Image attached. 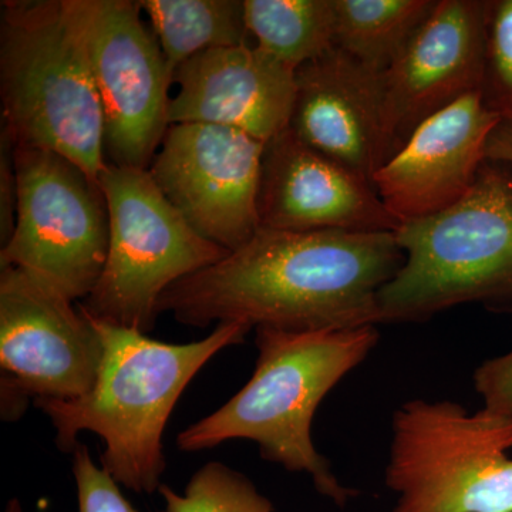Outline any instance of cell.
<instances>
[{"label": "cell", "mask_w": 512, "mask_h": 512, "mask_svg": "<svg viewBox=\"0 0 512 512\" xmlns=\"http://www.w3.org/2000/svg\"><path fill=\"white\" fill-rule=\"evenodd\" d=\"M394 232L259 228L217 264L175 282L158 302L187 326L319 332L382 323L379 292L402 268Z\"/></svg>", "instance_id": "6da1fadb"}, {"label": "cell", "mask_w": 512, "mask_h": 512, "mask_svg": "<svg viewBox=\"0 0 512 512\" xmlns=\"http://www.w3.org/2000/svg\"><path fill=\"white\" fill-rule=\"evenodd\" d=\"M84 313L103 343L96 383L77 399L33 404L52 421L60 451L73 453L79 434L92 431L106 446L104 471L127 490L153 494L167 467L164 430L185 387L218 352L244 342L251 328L220 323L205 339L173 345Z\"/></svg>", "instance_id": "7a4b0ae2"}, {"label": "cell", "mask_w": 512, "mask_h": 512, "mask_svg": "<svg viewBox=\"0 0 512 512\" xmlns=\"http://www.w3.org/2000/svg\"><path fill=\"white\" fill-rule=\"evenodd\" d=\"M254 375L217 412L181 431L177 447L197 453L228 440H251L269 463L306 473L313 487L336 507L359 495L333 474L316 450L312 421L322 400L379 343L376 326L285 332L256 328Z\"/></svg>", "instance_id": "3957f363"}, {"label": "cell", "mask_w": 512, "mask_h": 512, "mask_svg": "<svg viewBox=\"0 0 512 512\" xmlns=\"http://www.w3.org/2000/svg\"><path fill=\"white\" fill-rule=\"evenodd\" d=\"M0 97L13 146L53 151L99 181L104 116L77 0L2 2Z\"/></svg>", "instance_id": "277c9868"}, {"label": "cell", "mask_w": 512, "mask_h": 512, "mask_svg": "<svg viewBox=\"0 0 512 512\" xmlns=\"http://www.w3.org/2000/svg\"><path fill=\"white\" fill-rule=\"evenodd\" d=\"M404 262L380 289L382 323L423 322L466 303L512 305V181L491 167L453 207L394 232Z\"/></svg>", "instance_id": "5b68a950"}, {"label": "cell", "mask_w": 512, "mask_h": 512, "mask_svg": "<svg viewBox=\"0 0 512 512\" xmlns=\"http://www.w3.org/2000/svg\"><path fill=\"white\" fill-rule=\"evenodd\" d=\"M512 419L451 400L414 399L393 414L392 512H512Z\"/></svg>", "instance_id": "8992f818"}, {"label": "cell", "mask_w": 512, "mask_h": 512, "mask_svg": "<svg viewBox=\"0 0 512 512\" xmlns=\"http://www.w3.org/2000/svg\"><path fill=\"white\" fill-rule=\"evenodd\" d=\"M99 183L110 217L109 254L83 311L120 328L151 332L175 282L229 254L190 227L150 171L107 164Z\"/></svg>", "instance_id": "52a82bcc"}, {"label": "cell", "mask_w": 512, "mask_h": 512, "mask_svg": "<svg viewBox=\"0 0 512 512\" xmlns=\"http://www.w3.org/2000/svg\"><path fill=\"white\" fill-rule=\"evenodd\" d=\"M13 164L16 220L0 268L23 269L72 301H84L109 254L103 188L73 161L42 148L13 146Z\"/></svg>", "instance_id": "ba28073f"}, {"label": "cell", "mask_w": 512, "mask_h": 512, "mask_svg": "<svg viewBox=\"0 0 512 512\" xmlns=\"http://www.w3.org/2000/svg\"><path fill=\"white\" fill-rule=\"evenodd\" d=\"M103 343L80 305L15 266L0 268V410L18 420L29 400H73L92 389Z\"/></svg>", "instance_id": "9c48e42d"}, {"label": "cell", "mask_w": 512, "mask_h": 512, "mask_svg": "<svg viewBox=\"0 0 512 512\" xmlns=\"http://www.w3.org/2000/svg\"><path fill=\"white\" fill-rule=\"evenodd\" d=\"M104 116L107 163L148 170L170 127L173 76L140 0H77Z\"/></svg>", "instance_id": "30bf717a"}, {"label": "cell", "mask_w": 512, "mask_h": 512, "mask_svg": "<svg viewBox=\"0 0 512 512\" xmlns=\"http://www.w3.org/2000/svg\"><path fill=\"white\" fill-rule=\"evenodd\" d=\"M265 146L235 128L173 124L148 171L197 234L234 252L261 228Z\"/></svg>", "instance_id": "8fae6325"}, {"label": "cell", "mask_w": 512, "mask_h": 512, "mask_svg": "<svg viewBox=\"0 0 512 512\" xmlns=\"http://www.w3.org/2000/svg\"><path fill=\"white\" fill-rule=\"evenodd\" d=\"M488 3L437 0L402 55L380 74L389 160L424 121L481 92Z\"/></svg>", "instance_id": "7c38bea8"}, {"label": "cell", "mask_w": 512, "mask_h": 512, "mask_svg": "<svg viewBox=\"0 0 512 512\" xmlns=\"http://www.w3.org/2000/svg\"><path fill=\"white\" fill-rule=\"evenodd\" d=\"M503 123L481 92L434 114L373 175L380 200L400 224L453 207L476 183L488 141Z\"/></svg>", "instance_id": "4fadbf2b"}, {"label": "cell", "mask_w": 512, "mask_h": 512, "mask_svg": "<svg viewBox=\"0 0 512 512\" xmlns=\"http://www.w3.org/2000/svg\"><path fill=\"white\" fill-rule=\"evenodd\" d=\"M261 227L276 231L396 232L370 181L302 143L289 128L265 146Z\"/></svg>", "instance_id": "5bb4252c"}, {"label": "cell", "mask_w": 512, "mask_h": 512, "mask_svg": "<svg viewBox=\"0 0 512 512\" xmlns=\"http://www.w3.org/2000/svg\"><path fill=\"white\" fill-rule=\"evenodd\" d=\"M173 84L170 126L215 124L268 143L291 121L296 70L251 43L192 57L175 70Z\"/></svg>", "instance_id": "9a60e30c"}, {"label": "cell", "mask_w": 512, "mask_h": 512, "mask_svg": "<svg viewBox=\"0 0 512 512\" xmlns=\"http://www.w3.org/2000/svg\"><path fill=\"white\" fill-rule=\"evenodd\" d=\"M288 128L306 146L372 183L389 161L380 73L330 47L296 70Z\"/></svg>", "instance_id": "2e32d148"}, {"label": "cell", "mask_w": 512, "mask_h": 512, "mask_svg": "<svg viewBox=\"0 0 512 512\" xmlns=\"http://www.w3.org/2000/svg\"><path fill=\"white\" fill-rule=\"evenodd\" d=\"M174 77L202 52L251 45L242 0H140Z\"/></svg>", "instance_id": "e0dca14e"}, {"label": "cell", "mask_w": 512, "mask_h": 512, "mask_svg": "<svg viewBox=\"0 0 512 512\" xmlns=\"http://www.w3.org/2000/svg\"><path fill=\"white\" fill-rule=\"evenodd\" d=\"M335 46L376 73L404 52L436 0H333Z\"/></svg>", "instance_id": "ac0fdd59"}, {"label": "cell", "mask_w": 512, "mask_h": 512, "mask_svg": "<svg viewBox=\"0 0 512 512\" xmlns=\"http://www.w3.org/2000/svg\"><path fill=\"white\" fill-rule=\"evenodd\" d=\"M255 46L298 70L335 46L333 0H244Z\"/></svg>", "instance_id": "d6986e66"}, {"label": "cell", "mask_w": 512, "mask_h": 512, "mask_svg": "<svg viewBox=\"0 0 512 512\" xmlns=\"http://www.w3.org/2000/svg\"><path fill=\"white\" fill-rule=\"evenodd\" d=\"M168 512H274V505L244 474L218 461L202 466L185 487L184 494L161 484Z\"/></svg>", "instance_id": "ffe728a7"}, {"label": "cell", "mask_w": 512, "mask_h": 512, "mask_svg": "<svg viewBox=\"0 0 512 512\" xmlns=\"http://www.w3.org/2000/svg\"><path fill=\"white\" fill-rule=\"evenodd\" d=\"M481 96L488 109L512 124V0L487 6Z\"/></svg>", "instance_id": "44dd1931"}, {"label": "cell", "mask_w": 512, "mask_h": 512, "mask_svg": "<svg viewBox=\"0 0 512 512\" xmlns=\"http://www.w3.org/2000/svg\"><path fill=\"white\" fill-rule=\"evenodd\" d=\"M72 454L79 512H138L121 493L116 480L94 463L89 447L79 443Z\"/></svg>", "instance_id": "7402d4cb"}, {"label": "cell", "mask_w": 512, "mask_h": 512, "mask_svg": "<svg viewBox=\"0 0 512 512\" xmlns=\"http://www.w3.org/2000/svg\"><path fill=\"white\" fill-rule=\"evenodd\" d=\"M473 383L483 399V409L512 419V350L481 363Z\"/></svg>", "instance_id": "603a6c76"}, {"label": "cell", "mask_w": 512, "mask_h": 512, "mask_svg": "<svg viewBox=\"0 0 512 512\" xmlns=\"http://www.w3.org/2000/svg\"><path fill=\"white\" fill-rule=\"evenodd\" d=\"M0 227L2 245L12 235L16 220V174L13 164V146L5 131H2V164H0Z\"/></svg>", "instance_id": "cb8c5ba5"}, {"label": "cell", "mask_w": 512, "mask_h": 512, "mask_svg": "<svg viewBox=\"0 0 512 512\" xmlns=\"http://www.w3.org/2000/svg\"><path fill=\"white\" fill-rule=\"evenodd\" d=\"M487 158L512 164V124H501L488 141Z\"/></svg>", "instance_id": "d4e9b609"}, {"label": "cell", "mask_w": 512, "mask_h": 512, "mask_svg": "<svg viewBox=\"0 0 512 512\" xmlns=\"http://www.w3.org/2000/svg\"><path fill=\"white\" fill-rule=\"evenodd\" d=\"M5 512H22V505H20L19 500H16V498L10 500Z\"/></svg>", "instance_id": "484cf974"}]
</instances>
